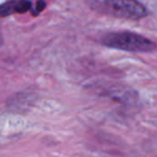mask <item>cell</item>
I'll return each instance as SVG.
<instances>
[{
    "label": "cell",
    "mask_w": 157,
    "mask_h": 157,
    "mask_svg": "<svg viewBox=\"0 0 157 157\" xmlns=\"http://www.w3.org/2000/svg\"><path fill=\"white\" fill-rule=\"evenodd\" d=\"M92 10L117 19L138 21L147 16L145 6L138 0H89Z\"/></svg>",
    "instance_id": "cell-1"
},
{
    "label": "cell",
    "mask_w": 157,
    "mask_h": 157,
    "mask_svg": "<svg viewBox=\"0 0 157 157\" xmlns=\"http://www.w3.org/2000/svg\"><path fill=\"white\" fill-rule=\"evenodd\" d=\"M105 46L126 52H152L156 45L150 39L130 31H116L106 35L101 39Z\"/></svg>",
    "instance_id": "cell-2"
},
{
    "label": "cell",
    "mask_w": 157,
    "mask_h": 157,
    "mask_svg": "<svg viewBox=\"0 0 157 157\" xmlns=\"http://www.w3.org/2000/svg\"><path fill=\"white\" fill-rule=\"evenodd\" d=\"M31 8L32 2L30 0H10L0 4V17L10 16L15 13H26Z\"/></svg>",
    "instance_id": "cell-3"
},
{
    "label": "cell",
    "mask_w": 157,
    "mask_h": 157,
    "mask_svg": "<svg viewBox=\"0 0 157 157\" xmlns=\"http://www.w3.org/2000/svg\"><path fill=\"white\" fill-rule=\"evenodd\" d=\"M46 8V2L44 1V0H37L36 2H35V6L31 8V14L33 16H36V15H39L41 12H43L44 9Z\"/></svg>",
    "instance_id": "cell-4"
}]
</instances>
